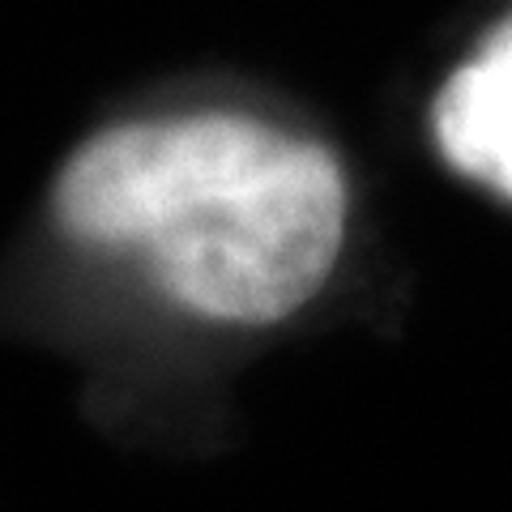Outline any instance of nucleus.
Masks as SVG:
<instances>
[{
	"instance_id": "obj_1",
	"label": "nucleus",
	"mask_w": 512,
	"mask_h": 512,
	"mask_svg": "<svg viewBox=\"0 0 512 512\" xmlns=\"http://www.w3.org/2000/svg\"><path fill=\"white\" fill-rule=\"evenodd\" d=\"M60 231L133 248L184 312L274 325L338 265L346 175L325 146L248 116L99 128L52 184Z\"/></svg>"
},
{
	"instance_id": "obj_2",
	"label": "nucleus",
	"mask_w": 512,
	"mask_h": 512,
	"mask_svg": "<svg viewBox=\"0 0 512 512\" xmlns=\"http://www.w3.org/2000/svg\"><path fill=\"white\" fill-rule=\"evenodd\" d=\"M431 128L448 167L512 201V18L448 73L431 107Z\"/></svg>"
}]
</instances>
